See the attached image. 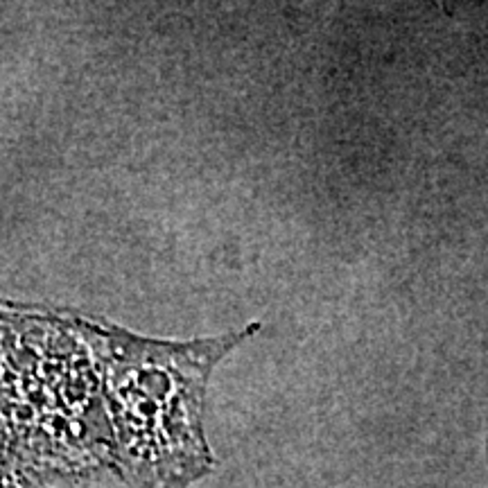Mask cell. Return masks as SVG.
<instances>
[{"mask_svg": "<svg viewBox=\"0 0 488 488\" xmlns=\"http://www.w3.org/2000/svg\"><path fill=\"white\" fill-rule=\"evenodd\" d=\"M91 348L111 427V468L129 488H190L213 470L204 400L213 369L260 323L195 341H161L64 310Z\"/></svg>", "mask_w": 488, "mask_h": 488, "instance_id": "obj_1", "label": "cell"}, {"mask_svg": "<svg viewBox=\"0 0 488 488\" xmlns=\"http://www.w3.org/2000/svg\"><path fill=\"white\" fill-rule=\"evenodd\" d=\"M0 441L44 488L111 466L98 362L64 310L0 298Z\"/></svg>", "mask_w": 488, "mask_h": 488, "instance_id": "obj_2", "label": "cell"}, {"mask_svg": "<svg viewBox=\"0 0 488 488\" xmlns=\"http://www.w3.org/2000/svg\"><path fill=\"white\" fill-rule=\"evenodd\" d=\"M0 488H44L0 441Z\"/></svg>", "mask_w": 488, "mask_h": 488, "instance_id": "obj_3", "label": "cell"}]
</instances>
